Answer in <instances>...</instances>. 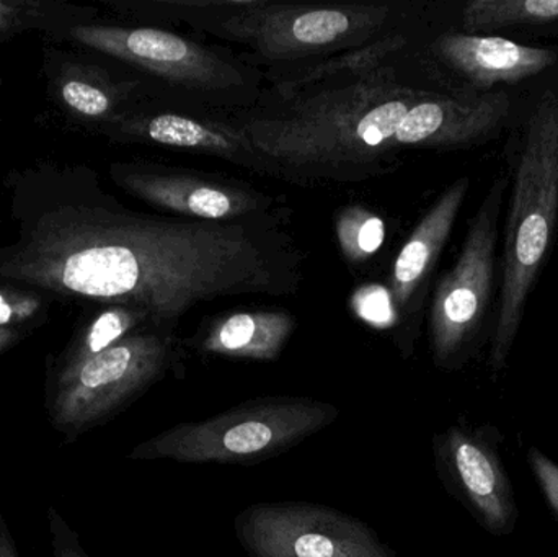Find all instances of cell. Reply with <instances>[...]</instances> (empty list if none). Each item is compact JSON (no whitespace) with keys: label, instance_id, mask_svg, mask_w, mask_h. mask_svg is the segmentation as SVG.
Here are the masks:
<instances>
[{"label":"cell","instance_id":"obj_1","mask_svg":"<svg viewBox=\"0 0 558 557\" xmlns=\"http://www.w3.org/2000/svg\"><path fill=\"white\" fill-rule=\"evenodd\" d=\"M0 277L143 311L173 334L199 304L292 293L298 258L267 221H199L114 209H61L0 264Z\"/></svg>","mask_w":558,"mask_h":557},{"label":"cell","instance_id":"obj_2","mask_svg":"<svg viewBox=\"0 0 558 557\" xmlns=\"http://www.w3.org/2000/svg\"><path fill=\"white\" fill-rule=\"evenodd\" d=\"M429 95L373 71L347 87L312 95L288 113L247 121L238 131L255 153L286 166L344 170L397 149L403 118Z\"/></svg>","mask_w":558,"mask_h":557},{"label":"cell","instance_id":"obj_3","mask_svg":"<svg viewBox=\"0 0 558 557\" xmlns=\"http://www.w3.org/2000/svg\"><path fill=\"white\" fill-rule=\"evenodd\" d=\"M558 226V95L544 94L527 120L505 226L500 296L492 327V373L507 366L527 300Z\"/></svg>","mask_w":558,"mask_h":557},{"label":"cell","instance_id":"obj_4","mask_svg":"<svg viewBox=\"0 0 558 557\" xmlns=\"http://www.w3.org/2000/svg\"><path fill=\"white\" fill-rule=\"evenodd\" d=\"M340 409L295 396L251 399L205 421L173 425L134 447V461L254 467L335 424Z\"/></svg>","mask_w":558,"mask_h":557},{"label":"cell","instance_id":"obj_5","mask_svg":"<svg viewBox=\"0 0 558 557\" xmlns=\"http://www.w3.org/2000/svg\"><path fill=\"white\" fill-rule=\"evenodd\" d=\"M508 180L492 182L471 221L454 267L441 278L429 313L433 362L445 372L464 368L484 343L497 281V249Z\"/></svg>","mask_w":558,"mask_h":557},{"label":"cell","instance_id":"obj_6","mask_svg":"<svg viewBox=\"0 0 558 557\" xmlns=\"http://www.w3.org/2000/svg\"><path fill=\"white\" fill-rule=\"evenodd\" d=\"M175 362L173 334L153 330L131 334L94 359L65 365L49 405L52 425L81 434L107 421L166 378Z\"/></svg>","mask_w":558,"mask_h":557},{"label":"cell","instance_id":"obj_7","mask_svg":"<svg viewBox=\"0 0 558 557\" xmlns=\"http://www.w3.org/2000/svg\"><path fill=\"white\" fill-rule=\"evenodd\" d=\"M389 16L386 5H278L257 0L251 9L219 15L205 25L262 58L284 61L353 45L383 28Z\"/></svg>","mask_w":558,"mask_h":557},{"label":"cell","instance_id":"obj_8","mask_svg":"<svg viewBox=\"0 0 558 557\" xmlns=\"http://www.w3.org/2000/svg\"><path fill=\"white\" fill-rule=\"evenodd\" d=\"M234 533L251 557H399L363 520L324 504H252Z\"/></svg>","mask_w":558,"mask_h":557},{"label":"cell","instance_id":"obj_9","mask_svg":"<svg viewBox=\"0 0 558 557\" xmlns=\"http://www.w3.org/2000/svg\"><path fill=\"white\" fill-rule=\"evenodd\" d=\"M504 435L495 425H449L432 440L435 470L446 493L495 536L511 535L518 510L513 484L501 458Z\"/></svg>","mask_w":558,"mask_h":557},{"label":"cell","instance_id":"obj_10","mask_svg":"<svg viewBox=\"0 0 558 557\" xmlns=\"http://www.w3.org/2000/svg\"><path fill=\"white\" fill-rule=\"evenodd\" d=\"M72 38L130 62L157 77L195 90H228L244 84L241 72L211 49L175 33L123 26H75Z\"/></svg>","mask_w":558,"mask_h":557},{"label":"cell","instance_id":"obj_11","mask_svg":"<svg viewBox=\"0 0 558 557\" xmlns=\"http://www.w3.org/2000/svg\"><path fill=\"white\" fill-rule=\"evenodd\" d=\"M114 179L137 198L199 221H239L264 211L262 195L185 173L150 172L118 167Z\"/></svg>","mask_w":558,"mask_h":557},{"label":"cell","instance_id":"obj_12","mask_svg":"<svg viewBox=\"0 0 558 557\" xmlns=\"http://www.w3.org/2000/svg\"><path fill=\"white\" fill-rule=\"evenodd\" d=\"M511 100L505 92L472 98H423L397 131V147H456L477 143L507 120Z\"/></svg>","mask_w":558,"mask_h":557},{"label":"cell","instance_id":"obj_13","mask_svg":"<svg viewBox=\"0 0 558 557\" xmlns=\"http://www.w3.org/2000/svg\"><path fill=\"white\" fill-rule=\"evenodd\" d=\"M469 189V177H461L451 183L433 203L432 208L413 229L409 241L397 255L389 287V296L396 314L410 316L418 310L416 298L428 283L439 255L445 251Z\"/></svg>","mask_w":558,"mask_h":557},{"label":"cell","instance_id":"obj_14","mask_svg":"<svg viewBox=\"0 0 558 557\" xmlns=\"http://www.w3.org/2000/svg\"><path fill=\"white\" fill-rule=\"evenodd\" d=\"M436 56L481 88L514 84L541 74L556 61L550 49L520 45L501 36L448 33L435 43Z\"/></svg>","mask_w":558,"mask_h":557},{"label":"cell","instance_id":"obj_15","mask_svg":"<svg viewBox=\"0 0 558 557\" xmlns=\"http://www.w3.org/2000/svg\"><path fill=\"white\" fill-rule=\"evenodd\" d=\"M295 319L286 311H241L216 317L192 340L205 355L275 362L295 330Z\"/></svg>","mask_w":558,"mask_h":557},{"label":"cell","instance_id":"obj_16","mask_svg":"<svg viewBox=\"0 0 558 557\" xmlns=\"http://www.w3.org/2000/svg\"><path fill=\"white\" fill-rule=\"evenodd\" d=\"M123 130L137 140L149 141L160 146L196 150L226 159L238 157L239 162H245L242 157H252L255 153L238 130L225 124L193 120L183 114L160 113L136 118L124 124Z\"/></svg>","mask_w":558,"mask_h":557},{"label":"cell","instance_id":"obj_17","mask_svg":"<svg viewBox=\"0 0 558 557\" xmlns=\"http://www.w3.org/2000/svg\"><path fill=\"white\" fill-rule=\"evenodd\" d=\"M554 23H558V0H475L462 12V25L469 35Z\"/></svg>","mask_w":558,"mask_h":557},{"label":"cell","instance_id":"obj_18","mask_svg":"<svg viewBox=\"0 0 558 557\" xmlns=\"http://www.w3.org/2000/svg\"><path fill=\"white\" fill-rule=\"evenodd\" d=\"M144 323H149V317L134 307L114 306L104 311L82 334L65 365H77L100 355L105 350L130 337L131 332Z\"/></svg>","mask_w":558,"mask_h":557},{"label":"cell","instance_id":"obj_19","mask_svg":"<svg viewBox=\"0 0 558 557\" xmlns=\"http://www.w3.org/2000/svg\"><path fill=\"white\" fill-rule=\"evenodd\" d=\"M337 234L347 261L361 264L379 251L386 239V225L369 209L350 206L338 216Z\"/></svg>","mask_w":558,"mask_h":557},{"label":"cell","instance_id":"obj_20","mask_svg":"<svg viewBox=\"0 0 558 557\" xmlns=\"http://www.w3.org/2000/svg\"><path fill=\"white\" fill-rule=\"evenodd\" d=\"M400 45H402V38L387 36V38L373 43V45L363 46L354 55L338 56L337 59L318 64L320 68L311 69L307 74L301 75L294 82H289L288 85H284V92L292 94L295 88L320 81L324 75L341 74L343 71L357 72V74H363L366 71L371 72V69L376 68L383 61L384 56L396 51Z\"/></svg>","mask_w":558,"mask_h":557},{"label":"cell","instance_id":"obj_21","mask_svg":"<svg viewBox=\"0 0 558 557\" xmlns=\"http://www.w3.org/2000/svg\"><path fill=\"white\" fill-rule=\"evenodd\" d=\"M59 95L65 107L78 117L104 118L114 108L113 92L98 78L81 72L62 78Z\"/></svg>","mask_w":558,"mask_h":557},{"label":"cell","instance_id":"obj_22","mask_svg":"<svg viewBox=\"0 0 558 557\" xmlns=\"http://www.w3.org/2000/svg\"><path fill=\"white\" fill-rule=\"evenodd\" d=\"M527 463L547 506L558 520V464L536 447L527 451Z\"/></svg>","mask_w":558,"mask_h":557},{"label":"cell","instance_id":"obj_23","mask_svg":"<svg viewBox=\"0 0 558 557\" xmlns=\"http://www.w3.org/2000/svg\"><path fill=\"white\" fill-rule=\"evenodd\" d=\"M38 310L39 300L32 294L10 290L0 291V329L29 319Z\"/></svg>","mask_w":558,"mask_h":557},{"label":"cell","instance_id":"obj_24","mask_svg":"<svg viewBox=\"0 0 558 557\" xmlns=\"http://www.w3.org/2000/svg\"><path fill=\"white\" fill-rule=\"evenodd\" d=\"M49 533H51L52 556L54 557H88L82 548L78 536L72 532L61 513L49 507Z\"/></svg>","mask_w":558,"mask_h":557},{"label":"cell","instance_id":"obj_25","mask_svg":"<svg viewBox=\"0 0 558 557\" xmlns=\"http://www.w3.org/2000/svg\"><path fill=\"white\" fill-rule=\"evenodd\" d=\"M0 557H19L16 553L15 543H13L12 535H10L9 526L5 520L0 516Z\"/></svg>","mask_w":558,"mask_h":557},{"label":"cell","instance_id":"obj_26","mask_svg":"<svg viewBox=\"0 0 558 557\" xmlns=\"http://www.w3.org/2000/svg\"><path fill=\"white\" fill-rule=\"evenodd\" d=\"M15 16V10H13L12 7L5 5V3H0V28H5V26L12 25Z\"/></svg>","mask_w":558,"mask_h":557},{"label":"cell","instance_id":"obj_27","mask_svg":"<svg viewBox=\"0 0 558 557\" xmlns=\"http://www.w3.org/2000/svg\"><path fill=\"white\" fill-rule=\"evenodd\" d=\"M16 337H19V334H16V330L10 329V327L0 329V350L9 347L13 340H16Z\"/></svg>","mask_w":558,"mask_h":557}]
</instances>
